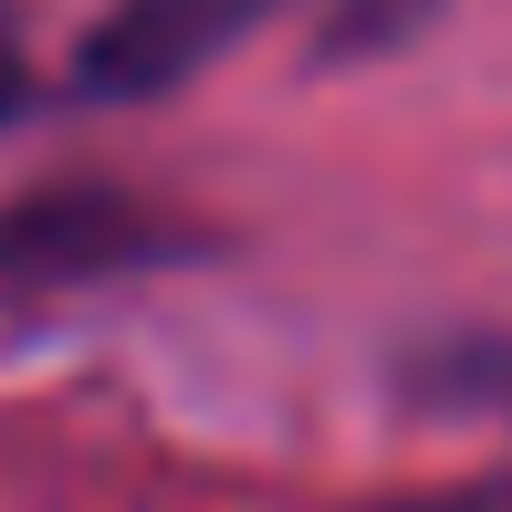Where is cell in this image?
<instances>
[{"mask_svg": "<svg viewBox=\"0 0 512 512\" xmlns=\"http://www.w3.org/2000/svg\"><path fill=\"white\" fill-rule=\"evenodd\" d=\"M262 11L272 0H126L84 42V95H157V84L199 74L209 53H230Z\"/></svg>", "mask_w": 512, "mask_h": 512, "instance_id": "obj_1", "label": "cell"}, {"mask_svg": "<svg viewBox=\"0 0 512 512\" xmlns=\"http://www.w3.org/2000/svg\"><path fill=\"white\" fill-rule=\"evenodd\" d=\"M398 512H512V481H471V492H429V502H398Z\"/></svg>", "mask_w": 512, "mask_h": 512, "instance_id": "obj_2", "label": "cell"}, {"mask_svg": "<svg viewBox=\"0 0 512 512\" xmlns=\"http://www.w3.org/2000/svg\"><path fill=\"white\" fill-rule=\"evenodd\" d=\"M21 105V21H11V0H0V115Z\"/></svg>", "mask_w": 512, "mask_h": 512, "instance_id": "obj_3", "label": "cell"}]
</instances>
